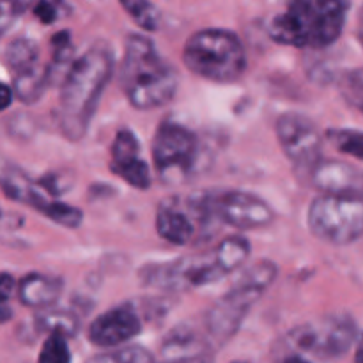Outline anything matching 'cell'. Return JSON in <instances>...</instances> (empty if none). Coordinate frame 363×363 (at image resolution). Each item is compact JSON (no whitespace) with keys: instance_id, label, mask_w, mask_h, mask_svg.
<instances>
[{"instance_id":"7402d4cb","label":"cell","mask_w":363,"mask_h":363,"mask_svg":"<svg viewBox=\"0 0 363 363\" xmlns=\"http://www.w3.org/2000/svg\"><path fill=\"white\" fill-rule=\"evenodd\" d=\"M39 213L50 218L52 222L59 223V225L67 227V229H77L78 225L84 220V213L78 208H73L69 204H64V202L52 201V199H46L41 206L38 208Z\"/></svg>"},{"instance_id":"44dd1931","label":"cell","mask_w":363,"mask_h":363,"mask_svg":"<svg viewBox=\"0 0 363 363\" xmlns=\"http://www.w3.org/2000/svg\"><path fill=\"white\" fill-rule=\"evenodd\" d=\"M6 60L13 73L35 66V64H39L38 46L30 39H16V41H13L7 46Z\"/></svg>"},{"instance_id":"277c9868","label":"cell","mask_w":363,"mask_h":363,"mask_svg":"<svg viewBox=\"0 0 363 363\" xmlns=\"http://www.w3.org/2000/svg\"><path fill=\"white\" fill-rule=\"evenodd\" d=\"M275 277L277 266L269 261H259L245 269L241 279L206 314L204 326L213 344L222 346L234 337L250 308L272 286Z\"/></svg>"},{"instance_id":"d6986e66","label":"cell","mask_w":363,"mask_h":363,"mask_svg":"<svg viewBox=\"0 0 363 363\" xmlns=\"http://www.w3.org/2000/svg\"><path fill=\"white\" fill-rule=\"evenodd\" d=\"M215 257L220 268L229 273L240 269L250 257V243L241 236H229L216 247Z\"/></svg>"},{"instance_id":"ac0fdd59","label":"cell","mask_w":363,"mask_h":363,"mask_svg":"<svg viewBox=\"0 0 363 363\" xmlns=\"http://www.w3.org/2000/svg\"><path fill=\"white\" fill-rule=\"evenodd\" d=\"M52 80V69L50 67L35 64V66L21 69L14 73L13 91L20 101L34 103L43 96L45 89Z\"/></svg>"},{"instance_id":"f546056e","label":"cell","mask_w":363,"mask_h":363,"mask_svg":"<svg viewBox=\"0 0 363 363\" xmlns=\"http://www.w3.org/2000/svg\"><path fill=\"white\" fill-rule=\"evenodd\" d=\"M14 289H18L16 282L9 273H0V301L7 303L11 296H13Z\"/></svg>"},{"instance_id":"ffe728a7","label":"cell","mask_w":363,"mask_h":363,"mask_svg":"<svg viewBox=\"0 0 363 363\" xmlns=\"http://www.w3.org/2000/svg\"><path fill=\"white\" fill-rule=\"evenodd\" d=\"M38 328L41 332H59L67 337H73L78 332V319L67 311H55V308H45V312L35 319Z\"/></svg>"},{"instance_id":"e575fe53","label":"cell","mask_w":363,"mask_h":363,"mask_svg":"<svg viewBox=\"0 0 363 363\" xmlns=\"http://www.w3.org/2000/svg\"><path fill=\"white\" fill-rule=\"evenodd\" d=\"M354 363H363V340L357 347V353H354Z\"/></svg>"},{"instance_id":"7a4b0ae2","label":"cell","mask_w":363,"mask_h":363,"mask_svg":"<svg viewBox=\"0 0 363 363\" xmlns=\"http://www.w3.org/2000/svg\"><path fill=\"white\" fill-rule=\"evenodd\" d=\"M350 0H289L268 27L279 45L321 50L342 35Z\"/></svg>"},{"instance_id":"7c38bea8","label":"cell","mask_w":363,"mask_h":363,"mask_svg":"<svg viewBox=\"0 0 363 363\" xmlns=\"http://www.w3.org/2000/svg\"><path fill=\"white\" fill-rule=\"evenodd\" d=\"M277 138L287 158L298 167L311 169L321 160L323 135L308 117L301 113H284L277 121Z\"/></svg>"},{"instance_id":"9c48e42d","label":"cell","mask_w":363,"mask_h":363,"mask_svg":"<svg viewBox=\"0 0 363 363\" xmlns=\"http://www.w3.org/2000/svg\"><path fill=\"white\" fill-rule=\"evenodd\" d=\"M223 277H227V273L220 268L215 252H211V254L190 255L163 264H155L144 275V284L169 293H179V291L209 286L218 282Z\"/></svg>"},{"instance_id":"52a82bcc","label":"cell","mask_w":363,"mask_h":363,"mask_svg":"<svg viewBox=\"0 0 363 363\" xmlns=\"http://www.w3.org/2000/svg\"><path fill=\"white\" fill-rule=\"evenodd\" d=\"M357 335L358 330L353 319L346 314H335L294 328L287 335L286 346L296 353L333 360L351 350Z\"/></svg>"},{"instance_id":"ba28073f","label":"cell","mask_w":363,"mask_h":363,"mask_svg":"<svg viewBox=\"0 0 363 363\" xmlns=\"http://www.w3.org/2000/svg\"><path fill=\"white\" fill-rule=\"evenodd\" d=\"M199 158L197 135L174 121H163L152 140L156 172L165 181L183 179L194 170Z\"/></svg>"},{"instance_id":"3957f363","label":"cell","mask_w":363,"mask_h":363,"mask_svg":"<svg viewBox=\"0 0 363 363\" xmlns=\"http://www.w3.org/2000/svg\"><path fill=\"white\" fill-rule=\"evenodd\" d=\"M128 101L138 110H152L172 101L179 77L149 38L131 34L124 46L119 74Z\"/></svg>"},{"instance_id":"836d02e7","label":"cell","mask_w":363,"mask_h":363,"mask_svg":"<svg viewBox=\"0 0 363 363\" xmlns=\"http://www.w3.org/2000/svg\"><path fill=\"white\" fill-rule=\"evenodd\" d=\"M282 363H311V362L305 360V358H301L300 354H291V357H287Z\"/></svg>"},{"instance_id":"9a60e30c","label":"cell","mask_w":363,"mask_h":363,"mask_svg":"<svg viewBox=\"0 0 363 363\" xmlns=\"http://www.w3.org/2000/svg\"><path fill=\"white\" fill-rule=\"evenodd\" d=\"M311 183L319 194L363 199V170L337 160H319L311 167Z\"/></svg>"},{"instance_id":"30bf717a","label":"cell","mask_w":363,"mask_h":363,"mask_svg":"<svg viewBox=\"0 0 363 363\" xmlns=\"http://www.w3.org/2000/svg\"><path fill=\"white\" fill-rule=\"evenodd\" d=\"M213 218L204 204L202 195L188 199L172 197L160 204L156 211V233L160 238L176 247H184L197 240L202 227Z\"/></svg>"},{"instance_id":"4fadbf2b","label":"cell","mask_w":363,"mask_h":363,"mask_svg":"<svg viewBox=\"0 0 363 363\" xmlns=\"http://www.w3.org/2000/svg\"><path fill=\"white\" fill-rule=\"evenodd\" d=\"M142 332V319L133 305H119L103 312L89 326V340L98 347H117Z\"/></svg>"},{"instance_id":"603a6c76","label":"cell","mask_w":363,"mask_h":363,"mask_svg":"<svg viewBox=\"0 0 363 363\" xmlns=\"http://www.w3.org/2000/svg\"><path fill=\"white\" fill-rule=\"evenodd\" d=\"M119 2L140 28L155 32L160 27V13L149 0H119Z\"/></svg>"},{"instance_id":"5bb4252c","label":"cell","mask_w":363,"mask_h":363,"mask_svg":"<svg viewBox=\"0 0 363 363\" xmlns=\"http://www.w3.org/2000/svg\"><path fill=\"white\" fill-rule=\"evenodd\" d=\"M110 170L137 190L151 186V169L140 156V144L130 130H121L110 149Z\"/></svg>"},{"instance_id":"1f68e13d","label":"cell","mask_w":363,"mask_h":363,"mask_svg":"<svg viewBox=\"0 0 363 363\" xmlns=\"http://www.w3.org/2000/svg\"><path fill=\"white\" fill-rule=\"evenodd\" d=\"M165 363H213V357L209 353L195 354L188 358H176V360H167Z\"/></svg>"},{"instance_id":"6da1fadb","label":"cell","mask_w":363,"mask_h":363,"mask_svg":"<svg viewBox=\"0 0 363 363\" xmlns=\"http://www.w3.org/2000/svg\"><path fill=\"white\" fill-rule=\"evenodd\" d=\"M112 71L113 55L105 45L91 46L67 67L57 112L60 131L67 140L77 142L87 133Z\"/></svg>"},{"instance_id":"d4e9b609","label":"cell","mask_w":363,"mask_h":363,"mask_svg":"<svg viewBox=\"0 0 363 363\" xmlns=\"http://www.w3.org/2000/svg\"><path fill=\"white\" fill-rule=\"evenodd\" d=\"M332 145L340 152L363 162V131L358 130H330L326 135Z\"/></svg>"},{"instance_id":"cb8c5ba5","label":"cell","mask_w":363,"mask_h":363,"mask_svg":"<svg viewBox=\"0 0 363 363\" xmlns=\"http://www.w3.org/2000/svg\"><path fill=\"white\" fill-rule=\"evenodd\" d=\"M38 363H71L67 335L59 332L48 333L41 347V353H39Z\"/></svg>"},{"instance_id":"2e32d148","label":"cell","mask_w":363,"mask_h":363,"mask_svg":"<svg viewBox=\"0 0 363 363\" xmlns=\"http://www.w3.org/2000/svg\"><path fill=\"white\" fill-rule=\"evenodd\" d=\"M62 293V280L55 277L30 273L25 275L18 284V298L25 307L50 308Z\"/></svg>"},{"instance_id":"83f0119b","label":"cell","mask_w":363,"mask_h":363,"mask_svg":"<svg viewBox=\"0 0 363 363\" xmlns=\"http://www.w3.org/2000/svg\"><path fill=\"white\" fill-rule=\"evenodd\" d=\"M18 11L20 7H18L16 0H0V34L13 23Z\"/></svg>"},{"instance_id":"8d00e7d4","label":"cell","mask_w":363,"mask_h":363,"mask_svg":"<svg viewBox=\"0 0 363 363\" xmlns=\"http://www.w3.org/2000/svg\"><path fill=\"white\" fill-rule=\"evenodd\" d=\"M230 363H248V362H230Z\"/></svg>"},{"instance_id":"d6a6232c","label":"cell","mask_w":363,"mask_h":363,"mask_svg":"<svg viewBox=\"0 0 363 363\" xmlns=\"http://www.w3.org/2000/svg\"><path fill=\"white\" fill-rule=\"evenodd\" d=\"M11 318H13V311L7 307V303L0 301V325H2V323H6V321H9Z\"/></svg>"},{"instance_id":"4316f807","label":"cell","mask_w":363,"mask_h":363,"mask_svg":"<svg viewBox=\"0 0 363 363\" xmlns=\"http://www.w3.org/2000/svg\"><path fill=\"white\" fill-rule=\"evenodd\" d=\"M339 89L340 92H342L344 99L363 113V67H360V69L347 71V73L340 78Z\"/></svg>"},{"instance_id":"8992f818","label":"cell","mask_w":363,"mask_h":363,"mask_svg":"<svg viewBox=\"0 0 363 363\" xmlns=\"http://www.w3.org/2000/svg\"><path fill=\"white\" fill-rule=\"evenodd\" d=\"M308 229L330 245H351L363 236V199L321 194L308 206Z\"/></svg>"},{"instance_id":"4dcf8cb0","label":"cell","mask_w":363,"mask_h":363,"mask_svg":"<svg viewBox=\"0 0 363 363\" xmlns=\"http://www.w3.org/2000/svg\"><path fill=\"white\" fill-rule=\"evenodd\" d=\"M13 99H14L13 87H9V85H6L0 82V112H4L6 108H9L11 103H13Z\"/></svg>"},{"instance_id":"e0dca14e","label":"cell","mask_w":363,"mask_h":363,"mask_svg":"<svg viewBox=\"0 0 363 363\" xmlns=\"http://www.w3.org/2000/svg\"><path fill=\"white\" fill-rule=\"evenodd\" d=\"M0 188L4 194L13 201L21 202V204H28L34 209H38L50 195L41 188V184L35 181L28 179L21 170L11 169L0 176Z\"/></svg>"},{"instance_id":"8fae6325","label":"cell","mask_w":363,"mask_h":363,"mask_svg":"<svg viewBox=\"0 0 363 363\" xmlns=\"http://www.w3.org/2000/svg\"><path fill=\"white\" fill-rule=\"evenodd\" d=\"M202 199L213 218L240 230L262 229L275 218V213L268 202L245 191L204 194Z\"/></svg>"},{"instance_id":"484cf974","label":"cell","mask_w":363,"mask_h":363,"mask_svg":"<svg viewBox=\"0 0 363 363\" xmlns=\"http://www.w3.org/2000/svg\"><path fill=\"white\" fill-rule=\"evenodd\" d=\"M152 354L147 350L138 346L119 347V350L106 351V353L96 354L87 363H152Z\"/></svg>"},{"instance_id":"f1b7e54d","label":"cell","mask_w":363,"mask_h":363,"mask_svg":"<svg viewBox=\"0 0 363 363\" xmlns=\"http://www.w3.org/2000/svg\"><path fill=\"white\" fill-rule=\"evenodd\" d=\"M34 14L41 23H53L57 20V7L48 0H39L34 7Z\"/></svg>"},{"instance_id":"d590c367","label":"cell","mask_w":363,"mask_h":363,"mask_svg":"<svg viewBox=\"0 0 363 363\" xmlns=\"http://www.w3.org/2000/svg\"><path fill=\"white\" fill-rule=\"evenodd\" d=\"M358 38H360V41L363 45V9L360 13V20H358Z\"/></svg>"},{"instance_id":"5b68a950","label":"cell","mask_w":363,"mask_h":363,"mask_svg":"<svg viewBox=\"0 0 363 363\" xmlns=\"http://www.w3.org/2000/svg\"><path fill=\"white\" fill-rule=\"evenodd\" d=\"M183 59L191 73L216 84H233L247 69V53L240 38L223 28H204L191 34Z\"/></svg>"}]
</instances>
